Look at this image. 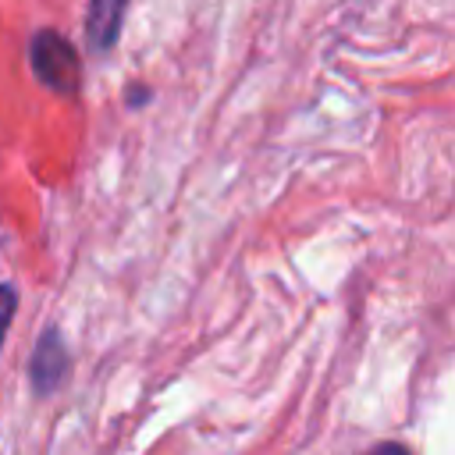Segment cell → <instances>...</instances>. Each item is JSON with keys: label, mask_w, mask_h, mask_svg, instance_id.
<instances>
[{"label": "cell", "mask_w": 455, "mask_h": 455, "mask_svg": "<svg viewBox=\"0 0 455 455\" xmlns=\"http://www.w3.org/2000/svg\"><path fill=\"white\" fill-rule=\"evenodd\" d=\"M68 373V352H64V338L57 327H46L36 341V352L28 359V380L36 387V395H50L60 387Z\"/></svg>", "instance_id": "cell-2"}, {"label": "cell", "mask_w": 455, "mask_h": 455, "mask_svg": "<svg viewBox=\"0 0 455 455\" xmlns=\"http://www.w3.org/2000/svg\"><path fill=\"white\" fill-rule=\"evenodd\" d=\"M14 309H18V291L11 284H0V345H4V334L14 320Z\"/></svg>", "instance_id": "cell-4"}, {"label": "cell", "mask_w": 455, "mask_h": 455, "mask_svg": "<svg viewBox=\"0 0 455 455\" xmlns=\"http://www.w3.org/2000/svg\"><path fill=\"white\" fill-rule=\"evenodd\" d=\"M28 57H32V71L43 85L57 89V92H75L82 82V64H78V50L53 28H43L32 36L28 43Z\"/></svg>", "instance_id": "cell-1"}, {"label": "cell", "mask_w": 455, "mask_h": 455, "mask_svg": "<svg viewBox=\"0 0 455 455\" xmlns=\"http://www.w3.org/2000/svg\"><path fill=\"white\" fill-rule=\"evenodd\" d=\"M128 0H89L85 14V39L96 53H107L117 36H121V18H124Z\"/></svg>", "instance_id": "cell-3"}, {"label": "cell", "mask_w": 455, "mask_h": 455, "mask_svg": "<svg viewBox=\"0 0 455 455\" xmlns=\"http://www.w3.org/2000/svg\"><path fill=\"white\" fill-rule=\"evenodd\" d=\"M366 455H409L402 444H380V448H373V451H366Z\"/></svg>", "instance_id": "cell-5"}]
</instances>
